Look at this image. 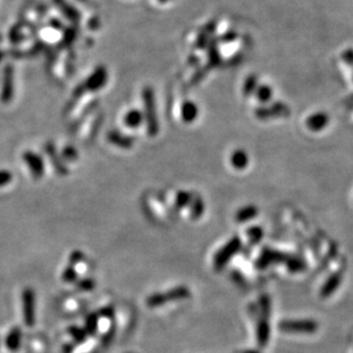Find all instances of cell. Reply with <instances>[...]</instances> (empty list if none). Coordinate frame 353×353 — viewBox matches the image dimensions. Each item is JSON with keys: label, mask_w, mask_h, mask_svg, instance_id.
Returning <instances> with one entry per match:
<instances>
[{"label": "cell", "mask_w": 353, "mask_h": 353, "mask_svg": "<svg viewBox=\"0 0 353 353\" xmlns=\"http://www.w3.org/2000/svg\"><path fill=\"white\" fill-rule=\"evenodd\" d=\"M241 248V241L238 237L232 238L225 246H223L220 251L216 253L214 257V265L216 270H221L225 266L226 263L231 260L233 255H236Z\"/></svg>", "instance_id": "6da1fadb"}, {"label": "cell", "mask_w": 353, "mask_h": 353, "mask_svg": "<svg viewBox=\"0 0 353 353\" xmlns=\"http://www.w3.org/2000/svg\"><path fill=\"white\" fill-rule=\"evenodd\" d=\"M189 296H190V290L185 286H178L168 292L167 294H155L149 297L148 304L150 306H159L165 304L167 302L184 300V298H188Z\"/></svg>", "instance_id": "7a4b0ae2"}, {"label": "cell", "mask_w": 353, "mask_h": 353, "mask_svg": "<svg viewBox=\"0 0 353 353\" xmlns=\"http://www.w3.org/2000/svg\"><path fill=\"white\" fill-rule=\"evenodd\" d=\"M279 329L285 333L312 334L317 331L318 324L315 320H283L279 324Z\"/></svg>", "instance_id": "3957f363"}, {"label": "cell", "mask_w": 353, "mask_h": 353, "mask_svg": "<svg viewBox=\"0 0 353 353\" xmlns=\"http://www.w3.org/2000/svg\"><path fill=\"white\" fill-rule=\"evenodd\" d=\"M288 256L281 253H278L275 251H264L262 253L260 260L257 261L258 267H266L267 265L272 264V263H279V262H286Z\"/></svg>", "instance_id": "277c9868"}, {"label": "cell", "mask_w": 353, "mask_h": 353, "mask_svg": "<svg viewBox=\"0 0 353 353\" xmlns=\"http://www.w3.org/2000/svg\"><path fill=\"white\" fill-rule=\"evenodd\" d=\"M143 97L144 102H146L147 107L149 108V129H150V133L155 134L157 133L158 129V123L156 120V114H155V107H153V98H152V92L150 89H146V92H143Z\"/></svg>", "instance_id": "5b68a950"}, {"label": "cell", "mask_w": 353, "mask_h": 353, "mask_svg": "<svg viewBox=\"0 0 353 353\" xmlns=\"http://www.w3.org/2000/svg\"><path fill=\"white\" fill-rule=\"evenodd\" d=\"M342 283V275L341 273H334L329 278H328L327 281L324 283V286L321 287L320 295L322 297H329L330 295L334 294V293L339 289V287Z\"/></svg>", "instance_id": "8992f818"}, {"label": "cell", "mask_w": 353, "mask_h": 353, "mask_svg": "<svg viewBox=\"0 0 353 353\" xmlns=\"http://www.w3.org/2000/svg\"><path fill=\"white\" fill-rule=\"evenodd\" d=\"M256 336H257L258 345H260L261 347H264L267 344L268 339H270V325H268V322L266 321L265 318H263V319L258 322L257 329H256Z\"/></svg>", "instance_id": "52a82bcc"}, {"label": "cell", "mask_w": 353, "mask_h": 353, "mask_svg": "<svg viewBox=\"0 0 353 353\" xmlns=\"http://www.w3.org/2000/svg\"><path fill=\"white\" fill-rule=\"evenodd\" d=\"M24 160H27L29 167L33 172L32 174L36 176H40L43 174V161L36 153L27 152L24 153Z\"/></svg>", "instance_id": "ba28073f"}, {"label": "cell", "mask_w": 353, "mask_h": 353, "mask_svg": "<svg viewBox=\"0 0 353 353\" xmlns=\"http://www.w3.org/2000/svg\"><path fill=\"white\" fill-rule=\"evenodd\" d=\"M328 123V116L325 113H315L307 119V128L312 129V131H321Z\"/></svg>", "instance_id": "9c48e42d"}, {"label": "cell", "mask_w": 353, "mask_h": 353, "mask_svg": "<svg viewBox=\"0 0 353 353\" xmlns=\"http://www.w3.org/2000/svg\"><path fill=\"white\" fill-rule=\"evenodd\" d=\"M107 80V72L104 69L99 68L93 73V76L88 79V88L97 89L101 88Z\"/></svg>", "instance_id": "30bf717a"}, {"label": "cell", "mask_w": 353, "mask_h": 353, "mask_svg": "<svg viewBox=\"0 0 353 353\" xmlns=\"http://www.w3.org/2000/svg\"><path fill=\"white\" fill-rule=\"evenodd\" d=\"M257 214H258V210L255 206H246L237 212L236 220L239 223L247 222V221L253 220Z\"/></svg>", "instance_id": "8fae6325"}, {"label": "cell", "mask_w": 353, "mask_h": 353, "mask_svg": "<svg viewBox=\"0 0 353 353\" xmlns=\"http://www.w3.org/2000/svg\"><path fill=\"white\" fill-rule=\"evenodd\" d=\"M232 166L237 170H243L248 165V156L245 151L237 150L232 153L231 156Z\"/></svg>", "instance_id": "7c38bea8"}, {"label": "cell", "mask_w": 353, "mask_h": 353, "mask_svg": "<svg viewBox=\"0 0 353 353\" xmlns=\"http://www.w3.org/2000/svg\"><path fill=\"white\" fill-rule=\"evenodd\" d=\"M197 114H198V109L195 103H192V102L184 103V106L182 108V116L184 120L188 122H192L196 119Z\"/></svg>", "instance_id": "4fadbf2b"}, {"label": "cell", "mask_w": 353, "mask_h": 353, "mask_svg": "<svg viewBox=\"0 0 353 353\" xmlns=\"http://www.w3.org/2000/svg\"><path fill=\"white\" fill-rule=\"evenodd\" d=\"M4 79V89H3V99L5 102L9 101L12 96V69L6 68Z\"/></svg>", "instance_id": "5bb4252c"}, {"label": "cell", "mask_w": 353, "mask_h": 353, "mask_svg": "<svg viewBox=\"0 0 353 353\" xmlns=\"http://www.w3.org/2000/svg\"><path fill=\"white\" fill-rule=\"evenodd\" d=\"M142 122V114L134 110L129 112L125 117V123L131 128H136Z\"/></svg>", "instance_id": "9a60e30c"}, {"label": "cell", "mask_w": 353, "mask_h": 353, "mask_svg": "<svg viewBox=\"0 0 353 353\" xmlns=\"http://www.w3.org/2000/svg\"><path fill=\"white\" fill-rule=\"evenodd\" d=\"M287 267L293 272H301L305 268V263L301 258L297 257H288L287 258Z\"/></svg>", "instance_id": "2e32d148"}, {"label": "cell", "mask_w": 353, "mask_h": 353, "mask_svg": "<svg viewBox=\"0 0 353 353\" xmlns=\"http://www.w3.org/2000/svg\"><path fill=\"white\" fill-rule=\"evenodd\" d=\"M263 235H264V232L260 226H254L248 230V238H250V241L252 243H257L258 241H261Z\"/></svg>", "instance_id": "e0dca14e"}, {"label": "cell", "mask_w": 353, "mask_h": 353, "mask_svg": "<svg viewBox=\"0 0 353 353\" xmlns=\"http://www.w3.org/2000/svg\"><path fill=\"white\" fill-rule=\"evenodd\" d=\"M203 210H205V206H203V202L201 201V199H196L195 202H193L191 215L193 218H198L202 215Z\"/></svg>", "instance_id": "ac0fdd59"}, {"label": "cell", "mask_w": 353, "mask_h": 353, "mask_svg": "<svg viewBox=\"0 0 353 353\" xmlns=\"http://www.w3.org/2000/svg\"><path fill=\"white\" fill-rule=\"evenodd\" d=\"M272 95V92H271V88L267 87V86H261L260 88L257 89V97L260 98V101L262 102H266L268 98L271 97Z\"/></svg>", "instance_id": "d6986e66"}, {"label": "cell", "mask_w": 353, "mask_h": 353, "mask_svg": "<svg viewBox=\"0 0 353 353\" xmlns=\"http://www.w3.org/2000/svg\"><path fill=\"white\" fill-rule=\"evenodd\" d=\"M190 201H191V195H189V193L186 192H181L176 199V203L178 207L186 206Z\"/></svg>", "instance_id": "ffe728a7"}, {"label": "cell", "mask_w": 353, "mask_h": 353, "mask_svg": "<svg viewBox=\"0 0 353 353\" xmlns=\"http://www.w3.org/2000/svg\"><path fill=\"white\" fill-rule=\"evenodd\" d=\"M261 306H262V311L268 315L270 313V300H268L267 296H263L261 298Z\"/></svg>", "instance_id": "44dd1931"}, {"label": "cell", "mask_w": 353, "mask_h": 353, "mask_svg": "<svg viewBox=\"0 0 353 353\" xmlns=\"http://www.w3.org/2000/svg\"><path fill=\"white\" fill-rule=\"evenodd\" d=\"M11 174L9 172H0V185H4V184H6L11 180Z\"/></svg>", "instance_id": "7402d4cb"}, {"label": "cell", "mask_w": 353, "mask_h": 353, "mask_svg": "<svg viewBox=\"0 0 353 353\" xmlns=\"http://www.w3.org/2000/svg\"><path fill=\"white\" fill-rule=\"evenodd\" d=\"M255 85H256V78L250 79V80H248L245 85L246 92H252L253 88H255Z\"/></svg>", "instance_id": "603a6c76"}, {"label": "cell", "mask_w": 353, "mask_h": 353, "mask_svg": "<svg viewBox=\"0 0 353 353\" xmlns=\"http://www.w3.org/2000/svg\"><path fill=\"white\" fill-rule=\"evenodd\" d=\"M240 353H261V352L257 350H245V351H241Z\"/></svg>", "instance_id": "cb8c5ba5"}, {"label": "cell", "mask_w": 353, "mask_h": 353, "mask_svg": "<svg viewBox=\"0 0 353 353\" xmlns=\"http://www.w3.org/2000/svg\"><path fill=\"white\" fill-rule=\"evenodd\" d=\"M160 2H162V3H165V2H167V0H160Z\"/></svg>", "instance_id": "d4e9b609"}]
</instances>
